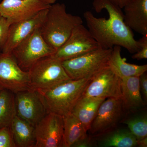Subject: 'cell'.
<instances>
[{"instance_id":"1","label":"cell","mask_w":147,"mask_h":147,"mask_svg":"<svg viewBox=\"0 0 147 147\" xmlns=\"http://www.w3.org/2000/svg\"><path fill=\"white\" fill-rule=\"evenodd\" d=\"M94 8L97 12L105 9L108 18H98L90 11L84 13L88 30L99 47L113 49L119 46L133 54L138 50V41L124 21L121 8L108 0H94Z\"/></svg>"},{"instance_id":"2","label":"cell","mask_w":147,"mask_h":147,"mask_svg":"<svg viewBox=\"0 0 147 147\" xmlns=\"http://www.w3.org/2000/svg\"><path fill=\"white\" fill-rule=\"evenodd\" d=\"M83 24L80 16L67 13L65 5H51L39 30L45 41L57 50L67 40L74 29Z\"/></svg>"},{"instance_id":"3","label":"cell","mask_w":147,"mask_h":147,"mask_svg":"<svg viewBox=\"0 0 147 147\" xmlns=\"http://www.w3.org/2000/svg\"><path fill=\"white\" fill-rule=\"evenodd\" d=\"M91 80L71 79L50 89L37 92L47 113H55L63 117L71 114L76 103L84 96Z\"/></svg>"},{"instance_id":"4","label":"cell","mask_w":147,"mask_h":147,"mask_svg":"<svg viewBox=\"0 0 147 147\" xmlns=\"http://www.w3.org/2000/svg\"><path fill=\"white\" fill-rule=\"evenodd\" d=\"M112 50V49L99 47L82 56L61 62L71 79L92 80L98 72L108 66Z\"/></svg>"},{"instance_id":"5","label":"cell","mask_w":147,"mask_h":147,"mask_svg":"<svg viewBox=\"0 0 147 147\" xmlns=\"http://www.w3.org/2000/svg\"><path fill=\"white\" fill-rule=\"evenodd\" d=\"M28 71L30 88L36 91L50 89L71 79L61 62L50 56L40 60Z\"/></svg>"},{"instance_id":"6","label":"cell","mask_w":147,"mask_h":147,"mask_svg":"<svg viewBox=\"0 0 147 147\" xmlns=\"http://www.w3.org/2000/svg\"><path fill=\"white\" fill-rule=\"evenodd\" d=\"M39 28L19 43L11 54L18 65L26 71L40 60L52 56L56 52L43 38Z\"/></svg>"},{"instance_id":"7","label":"cell","mask_w":147,"mask_h":147,"mask_svg":"<svg viewBox=\"0 0 147 147\" xmlns=\"http://www.w3.org/2000/svg\"><path fill=\"white\" fill-rule=\"evenodd\" d=\"M99 47L82 24L74 29L67 40L50 57L62 62L82 56Z\"/></svg>"},{"instance_id":"8","label":"cell","mask_w":147,"mask_h":147,"mask_svg":"<svg viewBox=\"0 0 147 147\" xmlns=\"http://www.w3.org/2000/svg\"><path fill=\"white\" fill-rule=\"evenodd\" d=\"M124 111L121 98H108L100 104L88 131L98 138L116 128Z\"/></svg>"},{"instance_id":"9","label":"cell","mask_w":147,"mask_h":147,"mask_svg":"<svg viewBox=\"0 0 147 147\" xmlns=\"http://www.w3.org/2000/svg\"><path fill=\"white\" fill-rule=\"evenodd\" d=\"M0 88L14 94L31 89L29 71L22 69L11 55L0 54Z\"/></svg>"},{"instance_id":"10","label":"cell","mask_w":147,"mask_h":147,"mask_svg":"<svg viewBox=\"0 0 147 147\" xmlns=\"http://www.w3.org/2000/svg\"><path fill=\"white\" fill-rule=\"evenodd\" d=\"M63 117L48 113L35 126L34 147H63Z\"/></svg>"},{"instance_id":"11","label":"cell","mask_w":147,"mask_h":147,"mask_svg":"<svg viewBox=\"0 0 147 147\" xmlns=\"http://www.w3.org/2000/svg\"><path fill=\"white\" fill-rule=\"evenodd\" d=\"M84 96L90 97L121 98L122 79L109 67L98 72L91 80Z\"/></svg>"},{"instance_id":"12","label":"cell","mask_w":147,"mask_h":147,"mask_svg":"<svg viewBox=\"0 0 147 147\" xmlns=\"http://www.w3.org/2000/svg\"><path fill=\"white\" fill-rule=\"evenodd\" d=\"M16 115L35 126L47 114L38 92L32 90L15 94Z\"/></svg>"},{"instance_id":"13","label":"cell","mask_w":147,"mask_h":147,"mask_svg":"<svg viewBox=\"0 0 147 147\" xmlns=\"http://www.w3.org/2000/svg\"><path fill=\"white\" fill-rule=\"evenodd\" d=\"M50 5L41 0H0V14L12 24L30 19Z\"/></svg>"},{"instance_id":"14","label":"cell","mask_w":147,"mask_h":147,"mask_svg":"<svg viewBox=\"0 0 147 147\" xmlns=\"http://www.w3.org/2000/svg\"><path fill=\"white\" fill-rule=\"evenodd\" d=\"M48 9L41 11L28 20L11 24L1 53L11 55L13 49L19 43L40 26L45 19Z\"/></svg>"},{"instance_id":"15","label":"cell","mask_w":147,"mask_h":147,"mask_svg":"<svg viewBox=\"0 0 147 147\" xmlns=\"http://www.w3.org/2000/svg\"><path fill=\"white\" fill-rule=\"evenodd\" d=\"M122 79V102L124 111L138 112L146 108L140 89L139 76L124 77Z\"/></svg>"},{"instance_id":"16","label":"cell","mask_w":147,"mask_h":147,"mask_svg":"<svg viewBox=\"0 0 147 147\" xmlns=\"http://www.w3.org/2000/svg\"><path fill=\"white\" fill-rule=\"evenodd\" d=\"M124 21L131 30L147 35V0H133L124 7Z\"/></svg>"},{"instance_id":"17","label":"cell","mask_w":147,"mask_h":147,"mask_svg":"<svg viewBox=\"0 0 147 147\" xmlns=\"http://www.w3.org/2000/svg\"><path fill=\"white\" fill-rule=\"evenodd\" d=\"M106 98L83 96L78 100L71 114L84 125L87 131L95 117L100 104Z\"/></svg>"},{"instance_id":"18","label":"cell","mask_w":147,"mask_h":147,"mask_svg":"<svg viewBox=\"0 0 147 147\" xmlns=\"http://www.w3.org/2000/svg\"><path fill=\"white\" fill-rule=\"evenodd\" d=\"M108 67L121 78L139 76L147 71V65H139L127 63L126 59L122 57L121 47L119 46H114L112 49Z\"/></svg>"},{"instance_id":"19","label":"cell","mask_w":147,"mask_h":147,"mask_svg":"<svg viewBox=\"0 0 147 147\" xmlns=\"http://www.w3.org/2000/svg\"><path fill=\"white\" fill-rule=\"evenodd\" d=\"M9 127L16 147H35L34 126L16 115Z\"/></svg>"},{"instance_id":"20","label":"cell","mask_w":147,"mask_h":147,"mask_svg":"<svg viewBox=\"0 0 147 147\" xmlns=\"http://www.w3.org/2000/svg\"><path fill=\"white\" fill-rule=\"evenodd\" d=\"M96 139L98 146L134 147L137 146V139L129 129L116 128Z\"/></svg>"},{"instance_id":"21","label":"cell","mask_w":147,"mask_h":147,"mask_svg":"<svg viewBox=\"0 0 147 147\" xmlns=\"http://www.w3.org/2000/svg\"><path fill=\"white\" fill-rule=\"evenodd\" d=\"M63 147H71L76 142L88 137L84 125L72 114L63 117Z\"/></svg>"},{"instance_id":"22","label":"cell","mask_w":147,"mask_h":147,"mask_svg":"<svg viewBox=\"0 0 147 147\" xmlns=\"http://www.w3.org/2000/svg\"><path fill=\"white\" fill-rule=\"evenodd\" d=\"M16 115L15 94L3 89L0 91V128L9 127Z\"/></svg>"},{"instance_id":"23","label":"cell","mask_w":147,"mask_h":147,"mask_svg":"<svg viewBox=\"0 0 147 147\" xmlns=\"http://www.w3.org/2000/svg\"><path fill=\"white\" fill-rule=\"evenodd\" d=\"M128 127L130 132L137 140L147 137V117L146 114L140 115L122 121Z\"/></svg>"},{"instance_id":"24","label":"cell","mask_w":147,"mask_h":147,"mask_svg":"<svg viewBox=\"0 0 147 147\" xmlns=\"http://www.w3.org/2000/svg\"><path fill=\"white\" fill-rule=\"evenodd\" d=\"M0 147H16L9 127L0 128Z\"/></svg>"},{"instance_id":"25","label":"cell","mask_w":147,"mask_h":147,"mask_svg":"<svg viewBox=\"0 0 147 147\" xmlns=\"http://www.w3.org/2000/svg\"><path fill=\"white\" fill-rule=\"evenodd\" d=\"M137 41L139 48L137 52L133 54L131 58L137 60L146 59H147V35L143 36Z\"/></svg>"},{"instance_id":"26","label":"cell","mask_w":147,"mask_h":147,"mask_svg":"<svg viewBox=\"0 0 147 147\" xmlns=\"http://www.w3.org/2000/svg\"><path fill=\"white\" fill-rule=\"evenodd\" d=\"M11 25L10 22L6 18L2 17L0 18V54L6 42Z\"/></svg>"},{"instance_id":"27","label":"cell","mask_w":147,"mask_h":147,"mask_svg":"<svg viewBox=\"0 0 147 147\" xmlns=\"http://www.w3.org/2000/svg\"><path fill=\"white\" fill-rule=\"evenodd\" d=\"M140 89L145 102L147 100V75L146 72L139 76Z\"/></svg>"},{"instance_id":"28","label":"cell","mask_w":147,"mask_h":147,"mask_svg":"<svg viewBox=\"0 0 147 147\" xmlns=\"http://www.w3.org/2000/svg\"><path fill=\"white\" fill-rule=\"evenodd\" d=\"M93 138L92 137L88 136L85 139L76 142L72 146V147H89L92 146L93 143Z\"/></svg>"},{"instance_id":"29","label":"cell","mask_w":147,"mask_h":147,"mask_svg":"<svg viewBox=\"0 0 147 147\" xmlns=\"http://www.w3.org/2000/svg\"><path fill=\"white\" fill-rule=\"evenodd\" d=\"M116 5H117L121 8H123L125 6L129 3L131 2L133 0H108Z\"/></svg>"},{"instance_id":"30","label":"cell","mask_w":147,"mask_h":147,"mask_svg":"<svg viewBox=\"0 0 147 147\" xmlns=\"http://www.w3.org/2000/svg\"><path fill=\"white\" fill-rule=\"evenodd\" d=\"M137 146L139 147H147V137L143 139L137 140Z\"/></svg>"},{"instance_id":"31","label":"cell","mask_w":147,"mask_h":147,"mask_svg":"<svg viewBox=\"0 0 147 147\" xmlns=\"http://www.w3.org/2000/svg\"><path fill=\"white\" fill-rule=\"evenodd\" d=\"M42 1L48 5H51L56 3L57 0H41Z\"/></svg>"},{"instance_id":"32","label":"cell","mask_w":147,"mask_h":147,"mask_svg":"<svg viewBox=\"0 0 147 147\" xmlns=\"http://www.w3.org/2000/svg\"><path fill=\"white\" fill-rule=\"evenodd\" d=\"M2 89H3L1 88H0V91H1V90Z\"/></svg>"},{"instance_id":"33","label":"cell","mask_w":147,"mask_h":147,"mask_svg":"<svg viewBox=\"0 0 147 147\" xmlns=\"http://www.w3.org/2000/svg\"><path fill=\"white\" fill-rule=\"evenodd\" d=\"M1 14H0V18H1Z\"/></svg>"}]
</instances>
